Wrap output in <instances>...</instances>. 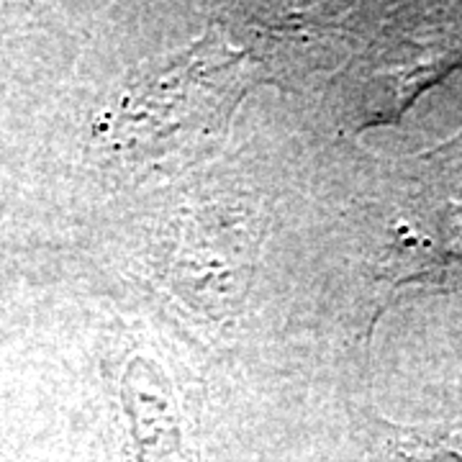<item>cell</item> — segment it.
Masks as SVG:
<instances>
[{"label": "cell", "mask_w": 462, "mask_h": 462, "mask_svg": "<svg viewBox=\"0 0 462 462\" xmlns=\"http://www.w3.org/2000/svg\"><path fill=\"white\" fill-rule=\"evenodd\" d=\"M124 403L142 462H196L188 445L180 401L154 365L144 360L129 365L124 375Z\"/></svg>", "instance_id": "5b68a950"}, {"label": "cell", "mask_w": 462, "mask_h": 462, "mask_svg": "<svg viewBox=\"0 0 462 462\" xmlns=\"http://www.w3.org/2000/svg\"><path fill=\"white\" fill-rule=\"evenodd\" d=\"M431 154L430 178L393 224L380 275L393 288L462 291V139Z\"/></svg>", "instance_id": "3957f363"}, {"label": "cell", "mask_w": 462, "mask_h": 462, "mask_svg": "<svg viewBox=\"0 0 462 462\" xmlns=\"http://www.w3.org/2000/svg\"><path fill=\"white\" fill-rule=\"evenodd\" d=\"M260 216L247 200L208 199L185 208L167 273L196 311L224 316L245 298L260 247Z\"/></svg>", "instance_id": "7a4b0ae2"}, {"label": "cell", "mask_w": 462, "mask_h": 462, "mask_svg": "<svg viewBox=\"0 0 462 462\" xmlns=\"http://www.w3.org/2000/svg\"><path fill=\"white\" fill-rule=\"evenodd\" d=\"M457 65H462V5H434L401 14L393 32L378 39L375 57L367 60L370 85L378 83L380 90L367 116L393 118L421 90Z\"/></svg>", "instance_id": "277c9868"}, {"label": "cell", "mask_w": 462, "mask_h": 462, "mask_svg": "<svg viewBox=\"0 0 462 462\" xmlns=\"http://www.w3.org/2000/svg\"><path fill=\"white\" fill-rule=\"evenodd\" d=\"M254 57L221 32L154 67L126 93L116 134L129 152L160 157L216 134L254 83Z\"/></svg>", "instance_id": "6da1fadb"}, {"label": "cell", "mask_w": 462, "mask_h": 462, "mask_svg": "<svg viewBox=\"0 0 462 462\" xmlns=\"http://www.w3.org/2000/svg\"><path fill=\"white\" fill-rule=\"evenodd\" d=\"M396 462H462V430L403 431L396 442Z\"/></svg>", "instance_id": "8992f818"}]
</instances>
